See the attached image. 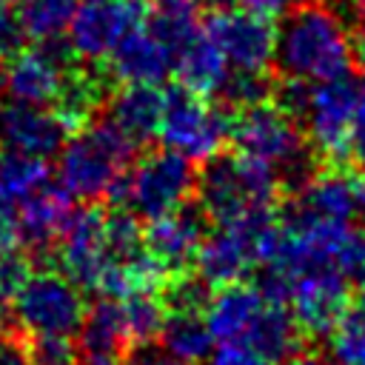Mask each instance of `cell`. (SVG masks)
Wrapping results in <instances>:
<instances>
[{"label":"cell","instance_id":"1","mask_svg":"<svg viewBox=\"0 0 365 365\" xmlns=\"http://www.w3.org/2000/svg\"><path fill=\"white\" fill-rule=\"evenodd\" d=\"M356 43L345 17L322 3H305L282 14L274 29V68L288 83H322L351 74Z\"/></svg>","mask_w":365,"mask_h":365},{"label":"cell","instance_id":"2","mask_svg":"<svg viewBox=\"0 0 365 365\" xmlns=\"http://www.w3.org/2000/svg\"><path fill=\"white\" fill-rule=\"evenodd\" d=\"M205 322L214 342L245 345L271 365L294 356L302 334L288 302L265 294L257 282L220 285L205 305Z\"/></svg>","mask_w":365,"mask_h":365},{"label":"cell","instance_id":"3","mask_svg":"<svg viewBox=\"0 0 365 365\" xmlns=\"http://www.w3.org/2000/svg\"><path fill=\"white\" fill-rule=\"evenodd\" d=\"M279 174L245 154L211 157L197 174V205L214 225L251 222L274 214Z\"/></svg>","mask_w":365,"mask_h":365},{"label":"cell","instance_id":"4","mask_svg":"<svg viewBox=\"0 0 365 365\" xmlns=\"http://www.w3.org/2000/svg\"><path fill=\"white\" fill-rule=\"evenodd\" d=\"M137 148L140 145L111 117L100 114L63 143L57 163L60 185L86 202H100L114 180L134 163Z\"/></svg>","mask_w":365,"mask_h":365},{"label":"cell","instance_id":"5","mask_svg":"<svg viewBox=\"0 0 365 365\" xmlns=\"http://www.w3.org/2000/svg\"><path fill=\"white\" fill-rule=\"evenodd\" d=\"M231 140L240 154L271 165L279 180H291L294 188L314 174L308 160V140L299 120L277 103H254L231 117Z\"/></svg>","mask_w":365,"mask_h":365},{"label":"cell","instance_id":"6","mask_svg":"<svg viewBox=\"0 0 365 365\" xmlns=\"http://www.w3.org/2000/svg\"><path fill=\"white\" fill-rule=\"evenodd\" d=\"M197 191V171L188 157L174 148L151 151L131 163L111 185L106 200L123 205L143 220H157L182 208Z\"/></svg>","mask_w":365,"mask_h":365},{"label":"cell","instance_id":"7","mask_svg":"<svg viewBox=\"0 0 365 365\" xmlns=\"http://www.w3.org/2000/svg\"><path fill=\"white\" fill-rule=\"evenodd\" d=\"M157 134L165 148L180 151L191 163H205L231 140V114L225 106H211L202 94L177 83L163 94Z\"/></svg>","mask_w":365,"mask_h":365},{"label":"cell","instance_id":"8","mask_svg":"<svg viewBox=\"0 0 365 365\" xmlns=\"http://www.w3.org/2000/svg\"><path fill=\"white\" fill-rule=\"evenodd\" d=\"M11 311L29 336H74L86 314V299L83 288L63 271L34 268L11 297Z\"/></svg>","mask_w":365,"mask_h":365},{"label":"cell","instance_id":"9","mask_svg":"<svg viewBox=\"0 0 365 365\" xmlns=\"http://www.w3.org/2000/svg\"><path fill=\"white\" fill-rule=\"evenodd\" d=\"M359 91L362 86L351 74L305 86L297 120H302L305 140L322 157L336 160L348 154V140L359 108Z\"/></svg>","mask_w":365,"mask_h":365},{"label":"cell","instance_id":"10","mask_svg":"<svg viewBox=\"0 0 365 365\" xmlns=\"http://www.w3.org/2000/svg\"><path fill=\"white\" fill-rule=\"evenodd\" d=\"M148 0H80L68 23V46L83 63H103L111 48L148 20Z\"/></svg>","mask_w":365,"mask_h":365},{"label":"cell","instance_id":"11","mask_svg":"<svg viewBox=\"0 0 365 365\" xmlns=\"http://www.w3.org/2000/svg\"><path fill=\"white\" fill-rule=\"evenodd\" d=\"M365 214V171H319L294 188L285 220L354 225Z\"/></svg>","mask_w":365,"mask_h":365},{"label":"cell","instance_id":"12","mask_svg":"<svg viewBox=\"0 0 365 365\" xmlns=\"http://www.w3.org/2000/svg\"><path fill=\"white\" fill-rule=\"evenodd\" d=\"M271 222H274V214L251 222L217 225V231L205 234L200 242V251L194 257L197 274L217 288L242 282V277L259 268V248Z\"/></svg>","mask_w":365,"mask_h":365},{"label":"cell","instance_id":"13","mask_svg":"<svg viewBox=\"0 0 365 365\" xmlns=\"http://www.w3.org/2000/svg\"><path fill=\"white\" fill-rule=\"evenodd\" d=\"M71 63H77V54L71 51L68 40H40L31 48H20L9 57L3 66V91L14 100L48 106Z\"/></svg>","mask_w":365,"mask_h":365},{"label":"cell","instance_id":"14","mask_svg":"<svg viewBox=\"0 0 365 365\" xmlns=\"http://www.w3.org/2000/svg\"><path fill=\"white\" fill-rule=\"evenodd\" d=\"M348 277L334 268H308L288 279V308L302 334L328 336L348 311Z\"/></svg>","mask_w":365,"mask_h":365},{"label":"cell","instance_id":"15","mask_svg":"<svg viewBox=\"0 0 365 365\" xmlns=\"http://www.w3.org/2000/svg\"><path fill=\"white\" fill-rule=\"evenodd\" d=\"M60 271L80 288H97L100 274L108 262L106 254V211L97 202L71 208L63 234L57 240Z\"/></svg>","mask_w":365,"mask_h":365},{"label":"cell","instance_id":"16","mask_svg":"<svg viewBox=\"0 0 365 365\" xmlns=\"http://www.w3.org/2000/svg\"><path fill=\"white\" fill-rule=\"evenodd\" d=\"M202 29L214 37L228 66L237 71H268L274 63V26L237 6L217 9L205 17Z\"/></svg>","mask_w":365,"mask_h":365},{"label":"cell","instance_id":"17","mask_svg":"<svg viewBox=\"0 0 365 365\" xmlns=\"http://www.w3.org/2000/svg\"><path fill=\"white\" fill-rule=\"evenodd\" d=\"M71 194L63 185L46 182L17 208V242L31 257V262L48 265L57 259V240L71 214Z\"/></svg>","mask_w":365,"mask_h":365},{"label":"cell","instance_id":"18","mask_svg":"<svg viewBox=\"0 0 365 365\" xmlns=\"http://www.w3.org/2000/svg\"><path fill=\"white\" fill-rule=\"evenodd\" d=\"M68 140L66 123L51 106L0 97V145L31 157H54Z\"/></svg>","mask_w":365,"mask_h":365},{"label":"cell","instance_id":"19","mask_svg":"<svg viewBox=\"0 0 365 365\" xmlns=\"http://www.w3.org/2000/svg\"><path fill=\"white\" fill-rule=\"evenodd\" d=\"M205 222L208 217L202 214V208L191 202L171 214L148 220V228H143L145 251L160 262L165 277L188 271L194 265V257L205 237Z\"/></svg>","mask_w":365,"mask_h":365},{"label":"cell","instance_id":"20","mask_svg":"<svg viewBox=\"0 0 365 365\" xmlns=\"http://www.w3.org/2000/svg\"><path fill=\"white\" fill-rule=\"evenodd\" d=\"M103 63L117 86L120 83L157 86L174 71V51L148 26H140L128 31Z\"/></svg>","mask_w":365,"mask_h":365},{"label":"cell","instance_id":"21","mask_svg":"<svg viewBox=\"0 0 365 365\" xmlns=\"http://www.w3.org/2000/svg\"><path fill=\"white\" fill-rule=\"evenodd\" d=\"M174 71L180 77V86L202 94L217 97L225 77L231 74V66L214 37L200 26L177 51H174Z\"/></svg>","mask_w":365,"mask_h":365},{"label":"cell","instance_id":"22","mask_svg":"<svg viewBox=\"0 0 365 365\" xmlns=\"http://www.w3.org/2000/svg\"><path fill=\"white\" fill-rule=\"evenodd\" d=\"M80 354L83 356H106L120 362L125 348L131 345V334H128V322H125V311L123 302L114 297H100L94 299L80 322Z\"/></svg>","mask_w":365,"mask_h":365},{"label":"cell","instance_id":"23","mask_svg":"<svg viewBox=\"0 0 365 365\" xmlns=\"http://www.w3.org/2000/svg\"><path fill=\"white\" fill-rule=\"evenodd\" d=\"M106 117H111L137 145H145L163 117V91L148 83H120L106 103Z\"/></svg>","mask_w":365,"mask_h":365},{"label":"cell","instance_id":"24","mask_svg":"<svg viewBox=\"0 0 365 365\" xmlns=\"http://www.w3.org/2000/svg\"><path fill=\"white\" fill-rule=\"evenodd\" d=\"M182 365H200L208 359L214 348V336L208 331L205 314L200 311H168L163 331L157 336Z\"/></svg>","mask_w":365,"mask_h":365},{"label":"cell","instance_id":"25","mask_svg":"<svg viewBox=\"0 0 365 365\" xmlns=\"http://www.w3.org/2000/svg\"><path fill=\"white\" fill-rule=\"evenodd\" d=\"M80 0H17V20L23 34L34 43L63 37Z\"/></svg>","mask_w":365,"mask_h":365},{"label":"cell","instance_id":"26","mask_svg":"<svg viewBox=\"0 0 365 365\" xmlns=\"http://www.w3.org/2000/svg\"><path fill=\"white\" fill-rule=\"evenodd\" d=\"M48 182V165L43 157H31L0 145V194L20 202Z\"/></svg>","mask_w":365,"mask_h":365},{"label":"cell","instance_id":"27","mask_svg":"<svg viewBox=\"0 0 365 365\" xmlns=\"http://www.w3.org/2000/svg\"><path fill=\"white\" fill-rule=\"evenodd\" d=\"M123 311L128 322L131 342L137 339H157L163 331V322L168 317V308L160 297V288H143L128 297H123Z\"/></svg>","mask_w":365,"mask_h":365},{"label":"cell","instance_id":"28","mask_svg":"<svg viewBox=\"0 0 365 365\" xmlns=\"http://www.w3.org/2000/svg\"><path fill=\"white\" fill-rule=\"evenodd\" d=\"M211 285L197 274V271H180L165 277V282L160 285V297L165 302L168 311H200L205 314V305L211 299Z\"/></svg>","mask_w":365,"mask_h":365},{"label":"cell","instance_id":"29","mask_svg":"<svg viewBox=\"0 0 365 365\" xmlns=\"http://www.w3.org/2000/svg\"><path fill=\"white\" fill-rule=\"evenodd\" d=\"M331 336V359L336 365H365V311H345Z\"/></svg>","mask_w":365,"mask_h":365},{"label":"cell","instance_id":"30","mask_svg":"<svg viewBox=\"0 0 365 365\" xmlns=\"http://www.w3.org/2000/svg\"><path fill=\"white\" fill-rule=\"evenodd\" d=\"M268 94H274V91H271V83H268L265 71H237V68H231V74L225 77L222 88L217 91L222 106L225 108H237V111L268 100Z\"/></svg>","mask_w":365,"mask_h":365},{"label":"cell","instance_id":"31","mask_svg":"<svg viewBox=\"0 0 365 365\" xmlns=\"http://www.w3.org/2000/svg\"><path fill=\"white\" fill-rule=\"evenodd\" d=\"M31 365H80V348L71 336H29Z\"/></svg>","mask_w":365,"mask_h":365},{"label":"cell","instance_id":"32","mask_svg":"<svg viewBox=\"0 0 365 365\" xmlns=\"http://www.w3.org/2000/svg\"><path fill=\"white\" fill-rule=\"evenodd\" d=\"M123 365H182L160 339H137L125 348Z\"/></svg>","mask_w":365,"mask_h":365},{"label":"cell","instance_id":"33","mask_svg":"<svg viewBox=\"0 0 365 365\" xmlns=\"http://www.w3.org/2000/svg\"><path fill=\"white\" fill-rule=\"evenodd\" d=\"M23 26L17 20V14H11V6L0 3V60H9L11 54H17L23 48Z\"/></svg>","mask_w":365,"mask_h":365},{"label":"cell","instance_id":"34","mask_svg":"<svg viewBox=\"0 0 365 365\" xmlns=\"http://www.w3.org/2000/svg\"><path fill=\"white\" fill-rule=\"evenodd\" d=\"M0 365H31L26 331H0Z\"/></svg>","mask_w":365,"mask_h":365},{"label":"cell","instance_id":"35","mask_svg":"<svg viewBox=\"0 0 365 365\" xmlns=\"http://www.w3.org/2000/svg\"><path fill=\"white\" fill-rule=\"evenodd\" d=\"M348 154L356 163V168L365 171V83H362V91H359V108H356V120H354V128H351Z\"/></svg>","mask_w":365,"mask_h":365},{"label":"cell","instance_id":"36","mask_svg":"<svg viewBox=\"0 0 365 365\" xmlns=\"http://www.w3.org/2000/svg\"><path fill=\"white\" fill-rule=\"evenodd\" d=\"M154 14H165V17H180V20H197L200 9L205 6V0H148Z\"/></svg>","mask_w":365,"mask_h":365},{"label":"cell","instance_id":"37","mask_svg":"<svg viewBox=\"0 0 365 365\" xmlns=\"http://www.w3.org/2000/svg\"><path fill=\"white\" fill-rule=\"evenodd\" d=\"M231 6H237V9H242V11H248V14H257V17H262V20H277V17H282L285 14V6H288V0H228Z\"/></svg>","mask_w":365,"mask_h":365},{"label":"cell","instance_id":"38","mask_svg":"<svg viewBox=\"0 0 365 365\" xmlns=\"http://www.w3.org/2000/svg\"><path fill=\"white\" fill-rule=\"evenodd\" d=\"M0 240H17V208L6 194H0Z\"/></svg>","mask_w":365,"mask_h":365},{"label":"cell","instance_id":"39","mask_svg":"<svg viewBox=\"0 0 365 365\" xmlns=\"http://www.w3.org/2000/svg\"><path fill=\"white\" fill-rule=\"evenodd\" d=\"M339 6H342V11L365 31V0H339Z\"/></svg>","mask_w":365,"mask_h":365},{"label":"cell","instance_id":"40","mask_svg":"<svg viewBox=\"0 0 365 365\" xmlns=\"http://www.w3.org/2000/svg\"><path fill=\"white\" fill-rule=\"evenodd\" d=\"M288 365H336L331 356L325 354H297V356H288Z\"/></svg>","mask_w":365,"mask_h":365},{"label":"cell","instance_id":"41","mask_svg":"<svg viewBox=\"0 0 365 365\" xmlns=\"http://www.w3.org/2000/svg\"><path fill=\"white\" fill-rule=\"evenodd\" d=\"M356 60H359V66H362V71H365V31H362V37H359V43H356Z\"/></svg>","mask_w":365,"mask_h":365},{"label":"cell","instance_id":"42","mask_svg":"<svg viewBox=\"0 0 365 365\" xmlns=\"http://www.w3.org/2000/svg\"><path fill=\"white\" fill-rule=\"evenodd\" d=\"M83 365H117L114 359H106V356H86Z\"/></svg>","mask_w":365,"mask_h":365},{"label":"cell","instance_id":"43","mask_svg":"<svg viewBox=\"0 0 365 365\" xmlns=\"http://www.w3.org/2000/svg\"><path fill=\"white\" fill-rule=\"evenodd\" d=\"M359 282H362V285H359V308L365 311V277H362Z\"/></svg>","mask_w":365,"mask_h":365},{"label":"cell","instance_id":"44","mask_svg":"<svg viewBox=\"0 0 365 365\" xmlns=\"http://www.w3.org/2000/svg\"><path fill=\"white\" fill-rule=\"evenodd\" d=\"M288 3H297V6H305V3H322V0H288Z\"/></svg>","mask_w":365,"mask_h":365},{"label":"cell","instance_id":"45","mask_svg":"<svg viewBox=\"0 0 365 365\" xmlns=\"http://www.w3.org/2000/svg\"><path fill=\"white\" fill-rule=\"evenodd\" d=\"M0 331H3V299H0Z\"/></svg>","mask_w":365,"mask_h":365},{"label":"cell","instance_id":"46","mask_svg":"<svg viewBox=\"0 0 365 365\" xmlns=\"http://www.w3.org/2000/svg\"><path fill=\"white\" fill-rule=\"evenodd\" d=\"M0 3H3V6H14L17 0H0Z\"/></svg>","mask_w":365,"mask_h":365},{"label":"cell","instance_id":"47","mask_svg":"<svg viewBox=\"0 0 365 365\" xmlns=\"http://www.w3.org/2000/svg\"><path fill=\"white\" fill-rule=\"evenodd\" d=\"M0 91H3V63H0Z\"/></svg>","mask_w":365,"mask_h":365}]
</instances>
